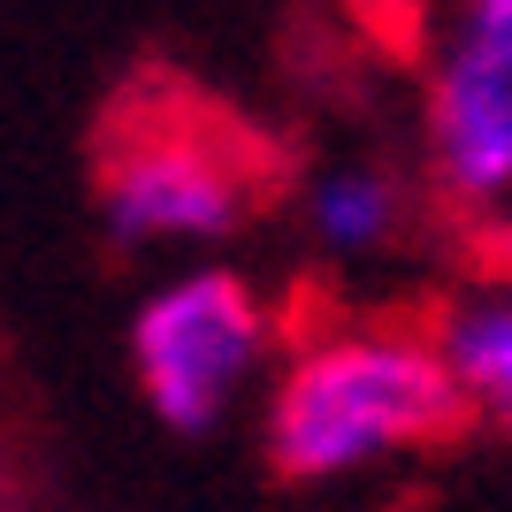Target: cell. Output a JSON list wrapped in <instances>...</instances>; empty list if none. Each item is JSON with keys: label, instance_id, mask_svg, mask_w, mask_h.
<instances>
[{"label": "cell", "instance_id": "cell-1", "mask_svg": "<svg viewBox=\"0 0 512 512\" xmlns=\"http://www.w3.org/2000/svg\"><path fill=\"white\" fill-rule=\"evenodd\" d=\"M92 184H100L107 237L123 245L222 237L260 207H276L283 153L237 107L207 100L169 69H146L107 100L92 138Z\"/></svg>", "mask_w": 512, "mask_h": 512}, {"label": "cell", "instance_id": "cell-2", "mask_svg": "<svg viewBox=\"0 0 512 512\" xmlns=\"http://www.w3.org/2000/svg\"><path fill=\"white\" fill-rule=\"evenodd\" d=\"M467 428V390L413 329H337L283 367L268 406V459L291 482H321L406 444Z\"/></svg>", "mask_w": 512, "mask_h": 512}, {"label": "cell", "instance_id": "cell-3", "mask_svg": "<svg viewBox=\"0 0 512 512\" xmlns=\"http://www.w3.org/2000/svg\"><path fill=\"white\" fill-rule=\"evenodd\" d=\"M260 344H268V314H260L253 283L237 268H199L138 314L130 360H138L153 413L184 436H199L230 406V390L253 375Z\"/></svg>", "mask_w": 512, "mask_h": 512}, {"label": "cell", "instance_id": "cell-4", "mask_svg": "<svg viewBox=\"0 0 512 512\" xmlns=\"http://www.w3.org/2000/svg\"><path fill=\"white\" fill-rule=\"evenodd\" d=\"M428 153L459 199H497L512 192V107L490 92V77L451 46L428 92Z\"/></svg>", "mask_w": 512, "mask_h": 512}, {"label": "cell", "instance_id": "cell-5", "mask_svg": "<svg viewBox=\"0 0 512 512\" xmlns=\"http://www.w3.org/2000/svg\"><path fill=\"white\" fill-rule=\"evenodd\" d=\"M436 352L459 375L467 406H490L512 428V306H467V314H451Z\"/></svg>", "mask_w": 512, "mask_h": 512}, {"label": "cell", "instance_id": "cell-6", "mask_svg": "<svg viewBox=\"0 0 512 512\" xmlns=\"http://www.w3.org/2000/svg\"><path fill=\"white\" fill-rule=\"evenodd\" d=\"M390 222H398V192L375 169H344L314 184V230L329 245H375Z\"/></svg>", "mask_w": 512, "mask_h": 512}, {"label": "cell", "instance_id": "cell-7", "mask_svg": "<svg viewBox=\"0 0 512 512\" xmlns=\"http://www.w3.org/2000/svg\"><path fill=\"white\" fill-rule=\"evenodd\" d=\"M459 54H467V62L490 77V92L512 107V0H482V8H474Z\"/></svg>", "mask_w": 512, "mask_h": 512}, {"label": "cell", "instance_id": "cell-8", "mask_svg": "<svg viewBox=\"0 0 512 512\" xmlns=\"http://www.w3.org/2000/svg\"><path fill=\"white\" fill-rule=\"evenodd\" d=\"M490 253H497V268H512V222H505V230L490 237Z\"/></svg>", "mask_w": 512, "mask_h": 512}]
</instances>
